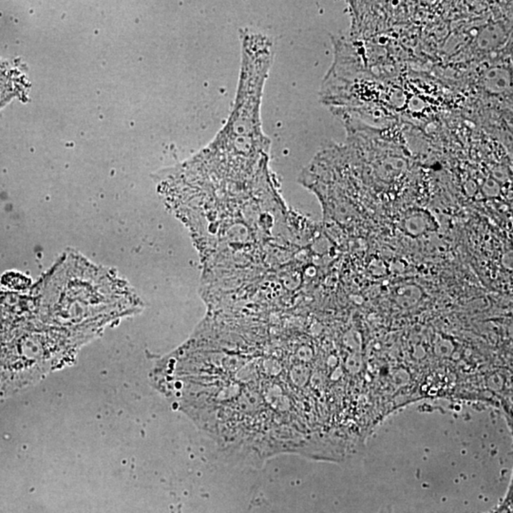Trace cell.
Masks as SVG:
<instances>
[{
	"label": "cell",
	"instance_id": "1",
	"mask_svg": "<svg viewBox=\"0 0 513 513\" xmlns=\"http://www.w3.org/2000/svg\"><path fill=\"white\" fill-rule=\"evenodd\" d=\"M241 70L233 108L213 140L202 153L231 163L269 159L271 140L262 130L261 108L265 83L274 59V46L262 32L242 29Z\"/></svg>",
	"mask_w": 513,
	"mask_h": 513
},
{
	"label": "cell",
	"instance_id": "2",
	"mask_svg": "<svg viewBox=\"0 0 513 513\" xmlns=\"http://www.w3.org/2000/svg\"><path fill=\"white\" fill-rule=\"evenodd\" d=\"M431 224L432 222L429 221L426 213L418 212V213H413L407 217L404 221V229L407 234L411 235L412 237H418L425 234L426 232L434 230Z\"/></svg>",
	"mask_w": 513,
	"mask_h": 513
},
{
	"label": "cell",
	"instance_id": "3",
	"mask_svg": "<svg viewBox=\"0 0 513 513\" xmlns=\"http://www.w3.org/2000/svg\"><path fill=\"white\" fill-rule=\"evenodd\" d=\"M423 298V292L418 285H404L396 291V302L403 309L416 307Z\"/></svg>",
	"mask_w": 513,
	"mask_h": 513
},
{
	"label": "cell",
	"instance_id": "4",
	"mask_svg": "<svg viewBox=\"0 0 513 513\" xmlns=\"http://www.w3.org/2000/svg\"><path fill=\"white\" fill-rule=\"evenodd\" d=\"M192 158H193V157H192ZM195 161H196V160H195ZM196 162H197V161H196ZM267 162H269V161H267ZM199 164H200V163H199ZM201 165H202V164H201ZM222 169H224V168H222ZM255 169H256V168H255ZM252 171H253V169H252Z\"/></svg>",
	"mask_w": 513,
	"mask_h": 513
}]
</instances>
